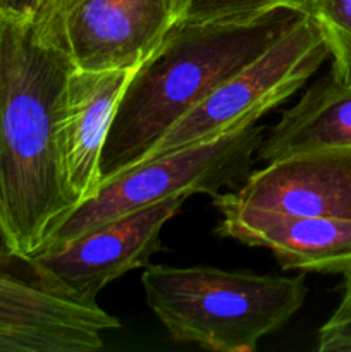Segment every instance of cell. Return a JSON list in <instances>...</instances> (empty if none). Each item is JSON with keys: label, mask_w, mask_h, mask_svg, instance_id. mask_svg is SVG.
<instances>
[{"label": "cell", "mask_w": 351, "mask_h": 352, "mask_svg": "<svg viewBox=\"0 0 351 352\" xmlns=\"http://www.w3.org/2000/svg\"><path fill=\"white\" fill-rule=\"evenodd\" d=\"M306 16L298 3H281L229 19H179L134 69L120 96L100 157L98 186L143 162L182 117Z\"/></svg>", "instance_id": "1"}, {"label": "cell", "mask_w": 351, "mask_h": 352, "mask_svg": "<svg viewBox=\"0 0 351 352\" xmlns=\"http://www.w3.org/2000/svg\"><path fill=\"white\" fill-rule=\"evenodd\" d=\"M74 67L33 19L2 16L0 203L19 253L34 256L78 205L62 172L57 120Z\"/></svg>", "instance_id": "2"}, {"label": "cell", "mask_w": 351, "mask_h": 352, "mask_svg": "<svg viewBox=\"0 0 351 352\" xmlns=\"http://www.w3.org/2000/svg\"><path fill=\"white\" fill-rule=\"evenodd\" d=\"M147 305L169 337L215 352H253L301 309L303 275H258L213 267L148 265L141 275Z\"/></svg>", "instance_id": "3"}, {"label": "cell", "mask_w": 351, "mask_h": 352, "mask_svg": "<svg viewBox=\"0 0 351 352\" xmlns=\"http://www.w3.org/2000/svg\"><path fill=\"white\" fill-rule=\"evenodd\" d=\"M267 127L243 122L222 136L140 162L102 182L67 213L40 251L61 246L120 215L172 196H217L237 189L253 170ZM38 251V253H40ZM36 253V254H38Z\"/></svg>", "instance_id": "4"}, {"label": "cell", "mask_w": 351, "mask_h": 352, "mask_svg": "<svg viewBox=\"0 0 351 352\" xmlns=\"http://www.w3.org/2000/svg\"><path fill=\"white\" fill-rule=\"evenodd\" d=\"M329 57L322 30L306 16L265 54L224 81L182 117L145 160L178 148L222 136L243 122H255L295 95Z\"/></svg>", "instance_id": "5"}, {"label": "cell", "mask_w": 351, "mask_h": 352, "mask_svg": "<svg viewBox=\"0 0 351 352\" xmlns=\"http://www.w3.org/2000/svg\"><path fill=\"white\" fill-rule=\"evenodd\" d=\"M120 322L55 280L40 261L0 251V352H95Z\"/></svg>", "instance_id": "6"}, {"label": "cell", "mask_w": 351, "mask_h": 352, "mask_svg": "<svg viewBox=\"0 0 351 352\" xmlns=\"http://www.w3.org/2000/svg\"><path fill=\"white\" fill-rule=\"evenodd\" d=\"M189 196H172L155 205L109 220L61 246L34 254L41 267L65 289L85 301L110 282L136 268L150 265V258L164 250L160 232L181 212Z\"/></svg>", "instance_id": "7"}, {"label": "cell", "mask_w": 351, "mask_h": 352, "mask_svg": "<svg viewBox=\"0 0 351 352\" xmlns=\"http://www.w3.org/2000/svg\"><path fill=\"white\" fill-rule=\"evenodd\" d=\"M179 19L178 0H78L57 40L76 69H136Z\"/></svg>", "instance_id": "8"}, {"label": "cell", "mask_w": 351, "mask_h": 352, "mask_svg": "<svg viewBox=\"0 0 351 352\" xmlns=\"http://www.w3.org/2000/svg\"><path fill=\"white\" fill-rule=\"evenodd\" d=\"M213 201L295 217L351 220V148L288 155Z\"/></svg>", "instance_id": "9"}, {"label": "cell", "mask_w": 351, "mask_h": 352, "mask_svg": "<svg viewBox=\"0 0 351 352\" xmlns=\"http://www.w3.org/2000/svg\"><path fill=\"white\" fill-rule=\"evenodd\" d=\"M134 69L85 71L72 67L65 78L57 120L62 172L76 201L98 188V167L107 133Z\"/></svg>", "instance_id": "10"}, {"label": "cell", "mask_w": 351, "mask_h": 352, "mask_svg": "<svg viewBox=\"0 0 351 352\" xmlns=\"http://www.w3.org/2000/svg\"><path fill=\"white\" fill-rule=\"evenodd\" d=\"M220 237L267 248L282 270L341 274L351 267V220L295 217L213 201Z\"/></svg>", "instance_id": "11"}, {"label": "cell", "mask_w": 351, "mask_h": 352, "mask_svg": "<svg viewBox=\"0 0 351 352\" xmlns=\"http://www.w3.org/2000/svg\"><path fill=\"white\" fill-rule=\"evenodd\" d=\"M334 148H351V82L329 74L282 112L265 134L257 162Z\"/></svg>", "instance_id": "12"}, {"label": "cell", "mask_w": 351, "mask_h": 352, "mask_svg": "<svg viewBox=\"0 0 351 352\" xmlns=\"http://www.w3.org/2000/svg\"><path fill=\"white\" fill-rule=\"evenodd\" d=\"M301 7L322 30L332 57L330 76L351 82V0H303Z\"/></svg>", "instance_id": "13"}, {"label": "cell", "mask_w": 351, "mask_h": 352, "mask_svg": "<svg viewBox=\"0 0 351 352\" xmlns=\"http://www.w3.org/2000/svg\"><path fill=\"white\" fill-rule=\"evenodd\" d=\"M281 3H298L303 0H178L181 19L213 21L250 16Z\"/></svg>", "instance_id": "14"}, {"label": "cell", "mask_w": 351, "mask_h": 352, "mask_svg": "<svg viewBox=\"0 0 351 352\" xmlns=\"http://www.w3.org/2000/svg\"><path fill=\"white\" fill-rule=\"evenodd\" d=\"M319 352H351V267L343 274V296L336 311L319 330Z\"/></svg>", "instance_id": "15"}, {"label": "cell", "mask_w": 351, "mask_h": 352, "mask_svg": "<svg viewBox=\"0 0 351 352\" xmlns=\"http://www.w3.org/2000/svg\"><path fill=\"white\" fill-rule=\"evenodd\" d=\"M76 2H78V0H47L45 6L41 7L40 14H38L33 21L43 33L57 38V30L62 17L67 14V10L71 9Z\"/></svg>", "instance_id": "16"}, {"label": "cell", "mask_w": 351, "mask_h": 352, "mask_svg": "<svg viewBox=\"0 0 351 352\" xmlns=\"http://www.w3.org/2000/svg\"><path fill=\"white\" fill-rule=\"evenodd\" d=\"M47 0H0V14L12 19H34Z\"/></svg>", "instance_id": "17"}, {"label": "cell", "mask_w": 351, "mask_h": 352, "mask_svg": "<svg viewBox=\"0 0 351 352\" xmlns=\"http://www.w3.org/2000/svg\"><path fill=\"white\" fill-rule=\"evenodd\" d=\"M0 34H2V14H0ZM0 251H3V253H19L12 239V234L9 230V226H7L2 203H0Z\"/></svg>", "instance_id": "18"}]
</instances>
